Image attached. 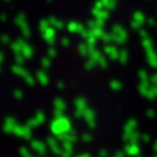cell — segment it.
<instances>
[{"label":"cell","mask_w":157,"mask_h":157,"mask_svg":"<svg viewBox=\"0 0 157 157\" xmlns=\"http://www.w3.org/2000/svg\"><path fill=\"white\" fill-rule=\"evenodd\" d=\"M20 153H21V156H22V157H33V156H32V155H31L26 148H21V150H20Z\"/></svg>","instance_id":"2"},{"label":"cell","mask_w":157,"mask_h":157,"mask_svg":"<svg viewBox=\"0 0 157 157\" xmlns=\"http://www.w3.org/2000/svg\"><path fill=\"white\" fill-rule=\"evenodd\" d=\"M32 147H33V150H36V152L40 155V156H44V155L46 153V148H45V146H44L41 142L33 141V142H32Z\"/></svg>","instance_id":"1"},{"label":"cell","mask_w":157,"mask_h":157,"mask_svg":"<svg viewBox=\"0 0 157 157\" xmlns=\"http://www.w3.org/2000/svg\"><path fill=\"white\" fill-rule=\"evenodd\" d=\"M77 157H89L87 153H84V155H81V156H77Z\"/></svg>","instance_id":"3"}]
</instances>
